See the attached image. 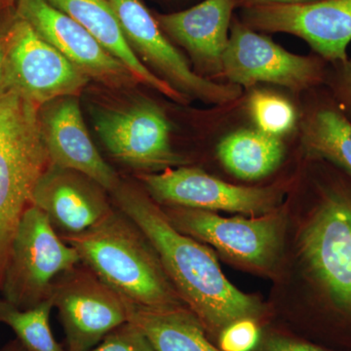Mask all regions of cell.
Returning a JSON list of instances; mask_svg holds the SVG:
<instances>
[{"label": "cell", "instance_id": "obj_15", "mask_svg": "<svg viewBox=\"0 0 351 351\" xmlns=\"http://www.w3.org/2000/svg\"><path fill=\"white\" fill-rule=\"evenodd\" d=\"M39 117L51 165L86 176L110 193L119 188V176L92 142L75 96L46 104Z\"/></svg>", "mask_w": 351, "mask_h": 351}, {"label": "cell", "instance_id": "obj_17", "mask_svg": "<svg viewBox=\"0 0 351 351\" xmlns=\"http://www.w3.org/2000/svg\"><path fill=\"white\" fill-rule=\"evenodd\" d=\"M103 189L86 176L51 165L36 186L32 205L43 210L53 226L75 234L112 213Z\"/></svg>", "mask_w": 351, "mask_h": 351}, {"label": "cell", "instance_id": "obj_4", "mask_svg": "<svg viewBox=\"0 0 351 351\" xmlns=\"http://www.w3.org/2000/svg\"><path fill=\"white\" fill-rule=\"evenodd\" d=\"M334 167L319 184L300 245L322 301L351 320V176Z\"/></svg>", "mask_w": 351, "mask_h": 351}, {"label": "cell", "instance_id": "obj_18", "mask_svg": "<svg viewBox=\"0 0 351 351\" xmlns=\"http://www.w3.org/2000/svg\"><path fill=\"white\" fill-rule=\"evenodd\" d=\"M82 25L113 57L121 62L137 82L178 103L189 101L169 83L145 66L129 45L110 0H46Z\"/></svg>", "mask_w": 351, "mask_h": 351}, {"label": "cell", "instance_id": "obj_27", "mask_svg": "<svg viewBox=\"0 0 351 351\" xmlns=\"http://www.w3.org/2000/svg\"><path fill=\"white\" fill-rule=\"evenodd\" d=\"M260 351H328L319 346L311 345L282 336H270L265 339Z\"/></svg>", "mask_w": 351, "mask_h": 351}, {"label": "cell", "instance_id": "obj_7", "mask_svg": "<svg viewBox=\"0 0 351 351\" xmlns=\"http://www.w3.org/2000/svg\"><path fill=\"white\" fill-rule=\"evenodd\" d=\"M110 1L129 45L141 57V61L149 64L159 77L189 100L195 98L212 105L223 106L239 98L241 87L239 85L215 82L191 68L142 0Z\"/></svg>", "mask_w": 351, "mask_h": 351}, {"label": "cell", "instance_id": "obj_22", "mask_svg": "<svg viewBox=\"0 0 351 351\" xmlns=\"http://www.w3.org/2000/svg\"><path fill=\"white\" fill-rule=\"evenodd\" d=\"M52 307L51 298L27 309L18 308L0 300V323L11 328L18 341L29 351H66L51 331Z\"/></svg>", "mask_w": 351, "mask_h": 351}, {"label": "cell", "instance_id": "obj_29", "mask_svg": "<svg viewBox=\"0 0 351 351\" xmlns=\"http://www.w3.org/2000/svg\"><path fill=\"white\" fill-rule=\"evenodd\" d=\"M0 351H29L25 348L22 343H20L18 339H15V341H10V343H7L3 348H0Z\"/></svg>", "mask_w": 351, "mask_h": 351}, {"label": "cell", "instance_id": "obj_30", "mask_svg": "<svg viewBox=\"0 0 351 351\" xmlns=\"http://www.w3.org/2000/svg\"><path fill=\"white\" fill-rule=\"evenodd\" d=\"M3 69H4V49L2 43H0V84L3 78Z\"/></svg>", "mask_w": 351, "mask_h": 351}, {"label": "cell", "instance_id": "obj_26", "mask_svg": "<svg viewBox=\"0 0 351 351\" xmlns=\"http://www.w3.org/2000/svg\"><path fill=\"white\" fill-rule=\"evenodd\" d=\"M325 82L330 88V96L351 121V60L332 64Z\"/></svg>", "mask_w": 351, "mask_h": 351}, {"label": "cell", "instance_id": "obj_8", "mask_svg": "<svg viewBox=\"0 0 351 351\" xmlns=\"http://www.w3.org/2000/svg\"><path fill=\"white\" fill-rule=\"evenodd\" d=\"M326 73L322 58L293 54L243 22L232 23L221 76L232 84L271 83L300 92L323 84Z\"/></svg>", "mask_w": 351, "mask_h": 351}, {"label": "cell", "instance_id": "obj_28", "mask_svg": "<svg viewBox=\"0 0 351 351\" xmlns=\"http://www.w3.org/2000/svg\"><path fill=\"white\" fill-rule=\"evenodd\" d=\"M317 1V0H237V7L242 9L251 8V7L272 5V4H291L308 3V2Z\"/></svg>", "mask_w": 351, "mask_h": 351}, {"label": "cell", "instance_id": "obj_1", "mask_svg": "<svg viewBox=\"0 0 351 351\" xmlns=\"http://www.w3.org/2000/svg\"><path fill=\"white\" fill-rule=\"evenodd\" d=\"M112 193L121 213L151 243L182 301L202 327L221 334L235 321L255 319L262 313L255 298L228 280L214 254L175 228L151 196L122 182Z\"/></svg>", "mask_w": 351, "mask_h": 351}, {"label": "cell", "instance_id": "obj_10", "mask_svg": "<svg viewBox=\"0 0 351 351\" xmlns=\"http://www.w3.org/2000/svg\"><path fill=\"white\" fill-rule=\"evenodd\" d=\"M94 125L108 152L132 167L165 170L184 162L171 145L169 120L152 101L95 110Z\"/></svg>", "mask_w": 351, "mask_h": 351}, {"label": "cell", "instance_id": "obj_5", "mask_svg": "<svg viewBox=\"0 0 351 351\" xmlns=\"http://www.w3.org/2000/svg\"><path fill=\"white\" fill-rule=\"evenodd\" d=\"M82 262L73 246L57 234L36 205L23 214L0 276L4 301L21 309L50 299L55 280Z\"/></svg>", "mask_w": 351, "mask_h": 351}, {"label": "cell", "instance_id": "obj_2", "mask_svg": "<svg viewBox=\"0 0 351 351\" xmlns=\"http://www.w3.org/2000/svg\"><path fill=\"white\" fill-rule=\"evenodd\" d=\"M62 239L130 304L156 309L182 306L156 252L123 214L112 211L89 230Z\"/></svg>", "mask_w": 351, "mask_h": 351}, {"label": "cell", "instance_id": "obj_9", "mask_svg": "<svg viewBox=\"0 0 351 351\" xmlns=\"http://www.w3.org/2000/svg\"><path fill=\"white\" fill-rule=\"evenodd\" d=\"M66 332L68 351H87L128 322L125 299L101 280L89 267L69 270L51 291Z\"/></svg>", "mask_w": 351, "mask_h": 351}, {"label": "cell", "instance_id": "obj_14", "mask_svg": "<svg viewBox=\"0 0 351 351\" xmlns=\"http://www.w3.org/2000/svg\"><path fill=\"white\" fill-rule=\"evenodd\" d=\"M16 11L89 80L117 88L137 82L89 32L46 0H16Z\"/></svg>", "mask_w": 351, "mask_h": 351}, {"label": "cell", "instance_id": "obj_19", "mask_svg": "<svg viewBox=\"0 0 351 351\" xmlns=\"http://www.w3.org/2000/svg\"><path fill=\"white\" fill-rule=\"evenodd\" d=\"M126 304L129 322L145 335L154 351H223L210 343L199 321L182 306L156 309Z\"/></svg>", "mask_w": 351, "mask_h": 351}, {"label": "cell", "instance_id": "obj_3", "mask_svg": "<svg viewBox=\"0 0 351 351\" xmlns=\"http://www.w3.org/2000/svg\"><path fill=\"white\" fill-rule=\"evenodd\" d=\"M50 166L38 106L0 89V276L18 223Z\"/></svg>", "mask_w": 351, "mask_h": 351}, {"label": "cell", "instance_id": "obj_23", "mask_svg": "<svg viewBox=\"0 0 351 351\" xmlns=\"http://www.w3.org/2000/svg\"><path fill=\"white\" fill-rule=\"evenodd\" d=\"M248 106L252 119L263 133L279 138L294 128L295 108L279 95L257 90L249 98Z\"/></svg>", "mask_w": 351, "mask_h": 351}, {"label": "cell", "instance_id": "obj_12", "mask_svg": "<svg viewBox=\"0 0 351 351\" xmlns=\"http://www.w3.org/2000/svg\"><path fill=\"white\" fill-rule=\"evenodd\" d=\"M242 22L254 31L284 32L304 39L328 63L348 59L351 0L251 7L242 9Z\"/></svg>", "mask_w": 351, "mask_h": 351}, {"label": "cell", "instance_id": "obj_16", "mask_svg": "<svg viewBox=\"0 0 351 351\" xmlns=\"http://www.w3.org/2000/svg\"><path fill=\"white\" fill-rule=\"evenodd\" d=\"M235 7L237 0H204L186 10L154 17L165 36L188 51L199 75L210 80L223 75Z\"/></svg>", "mask_w": 351, "mask_h": 351}, {"label": "cell", "instance_id": "obj_24", "mask_svg": "<svg viewBox=\"0 0 351 351\" xmlns=\"http://www.w3.org/2000/svg\"><path fill=\"white\" fill-rule=\"evenodd\" d=\"M87 351H154L144 334L131 322L113 330Z\"/></svg>", "mask_w": 351, "mask_h": 351}, {"label": "cell", "instance_id": "obj_6", "mask_svg": "<svg viewBox=\"0 0 351 351\" xmlns=\"http://www.w3.org/2000/svg\"><path fill=\"white\" fill-rule=\"evenodd\" d=\"M1 89H11L39 108L77 96L89 78L80 73L29 23L17 17L4 43Z\"/></svg>", "mask_w": 351, "mask_h": 351}, {"label": "cell", "instance_id": "obj_13", "mask_svg": "<svg viewBox=\"0 0 351 351\" xmlns=\"http://www.w3.org/2000/svg\"><path fill=\"white\" fill-rule=\"evenodd\" d=\"M138 178L152 199L174 207L263 216L281 200L276 189L235 186L195 168H167Z\"/></svg>", "mask_w": 351, "mask_h": 351}, {"label": "cell", "instance_id": "obj_25", "mask_svg": "<svg viewBox=\"0 0 351 351\" xmlns=\"http://www.w3.org/2000/svg\"><path fill=\"white\" fill-rule=\"evenodd\" d=\"M260 330L253 318H243L228 325L219 334L223 351H251L258 345Z\"/></svg>", "mask_w": 351, "mask_h": 351}, {"label": "cell", "instance_id": "obj_11", "mask_svg": "<svg viewBox=\"0 0 351 351\" xmlns=\"http://www.w3.org/2000/svg\"><path fill=\"white\" fill-rule=\"evenodd\" d=\"M165 214L180 232L249 267H271L280 250L282 218L274 212L253 219L223 218L211 211L172 206Z\"/></svg>", "mask_w": 351, "mask_h": 351}, {"label": "cell", "instance_id": "obj_21", "mask_svg": "<svg viewBox=\"0 0 351 351\" xmlns=\"http://www.w3.org/2000/svg\"><path fill=\"white\" fill-rule=\"evenodd\" d=\"M217 152L226 169L235 177L252 181L265 177L278 167L284 145L279 138L258 129H242L223 138Z\"/></svg>", "mask_w": 351, "mask_h": 351}, {"label": "cell", "instance_id": "obj_20", "mask_svg": "<svg viewBox=\"0 0 351 351\" xmlns=\"http://www.w3.org/2000/svg\"><path fill=\"white\" fill-rule=\"evenodd\" d=\"M302 140L308 156L351 176V121L330 95L318 99L307 112Z\"/></svg>", "mask_w": 351, "mask_h": 351}]
</instances>
